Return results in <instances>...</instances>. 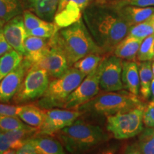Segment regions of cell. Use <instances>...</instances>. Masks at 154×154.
Instances as JSON below:
<instances>
[{
    "instance_id": "obj_1",
    "label": "cell",
    "mask_w": 154,
    "mask_h": 154,
    "mask_svg": "<svg viewBox=\"0 0 154 154\" xmlns=\"http://www.w3.org/2000/svg\"><path fill=\"white\" fill-rule=\"evenodd\" d=\"M82 18L104 54L113 52L131 26L119 13L118 7L103 2L94 1L90 4L83 11Z\"/></svg>"
},
{
    "instance_id": "obj_2",
    "label": "cell",
    "mask_w": 154,
    "mask_h": 154,
    "mask_svg": "<svg viewBox=\"0 0 154 154\" xmlns=\"http://www.w3.org/2000/svg\"><path fill=\"white\" fill-rule=\"evenodd\" d=\"M49 45L62 51L69 67L90 54H104L94 42L82 17L70 26L57 31L49 38Z\"/></svg>"
},
{
    "instance_id": "obj_3",
    "label": "cell",
    "mask_w": 154,
    "mask_h": 154,
    "mask_svg": "<svg viewBox=\"0 0 154 154\" xmlns=\"http://www.w3.org/2000/svg\"><path fill=\"white\" fill-rule=\"evenodd\" d=\"M56 134L64 149L70 153H85L109 140V135L101 127L79 119Z\"/></svg>"
},
{
    "instance_id": "obj_4",
    "label": "cell",
    "mask_w": 154,
    "mask_h": 154,
    "mask_svg": "<svg viewBox=\"0 0 154 154\" xmlns=\"http://www.w3.org/2000/svg\"><path fill=\"white\" fill-rule=\"evenodd\" d=\"M144 105L138 96L128 91L106 92L96 95L86 103L76 108L84 113L107 117L119 111Z\"/></svg>"
},
{
    "instance_id": "obj_5",
    "label": "cell",
    "mask_w": 154,
    "mask_h": 154,
    "mask_svg": "<svg viewBox=\"0 0 154 154\" xmlns=\"http://www.w3.org/2000/svg\"><path fill=\"white\" fill-rule=\"evenodd\" d=\"M86 75L74 67H69L61 76L53 78L44 93L34 104L44 110L53 108H63L66 99L80 84Z\"/></svg>"
},
{
    "instance_id": "obj_6",
    "label": "cell",
    "mask_w": 154,
    "mask_h": 154,
    "mask_svg": "<svg viewBox=\"0 0 154 154\" xmlns=\"http://www.w3.org/2000/svg\"><path fill=\"white\" fill-rule=\"evenodd\" d=\"M145 105L119 111L106 117V130L119 140L138 136L143 129V109Z\"/></svg>"
},
{
    "instance_id": "obj_7",
    "label": "cell",
    "mask_w": 154,
    "mask_h": 154,
    "mask_svg": "<svg viewBox=\"0 0 154 154\" xmlns=\"http://www.w3.org/2000/svg\"><path fill=\"white\" fill-rule=\"evenodd\" d=\"M49 83V76L44 69L31 66L13 97V101L17 105L36 101L46 91Z\"/></svg>"
},
{
    "instance_id": "obj_8",
    "label": "cell",
    "mask_w": 154,
    "mask_h": 154,
    "mask_svg": "<svg viewBox=\"0 0 154 154\" xmlns=\"http://www.w3.org/2000/svg\"><path fill=\"white\" fill-rule=\"evenodd\" d=\"M123 59L114 54L103 57L99 63L100 89L104 92L120 91L124 88L121 73Z\"/></svg>"
},
{
    "instance_id": "obj_9",
    "label": "cell",
    "mask_w": 154,
    "mask_h": 154,
    "mask_svg": "<svg viewBox=\"0 0 154 154\" xmlns=\"http://www.w3.org/2000/svg\"><path fill=\"white\" fill-rule=\"evenodd\" d=\"M100 68L86 75L76 89L69 95L65 102L63 109H76L99 94Z\"/></svg>"
},
{
    "instance_id": "obj_10",
    "label": "cell",
    "mask_w": 154,
    "mask_h": 154,
    "mask_svg": "<svg viewBox=\"0 0 154 154\" xmlns=\"http://www.w3.org/2000/svg\"><path fill=\"white\" fill-rule=\"evenodd\" d=\"M83 113L76 109L53 108L46 110L45 117L38 128V134L53 135L72 125Z\"/></svg>"
},
{
    "instance_id": "obj_11",
    "label": "cell",
    "mask_w": 154,
    "mask_h": 154,
    "mask_svg": "<svg viewBox=\"0 0 154 154\" xmlns=\"http://www.w3.org/2000/svg\"><path fill=\"white\" fill-rule=\"evenodd\" d=\"M95 0H59L53 22L57 31L70 26L82 17L83 11Z\"/></svg>"
},
{
    "instance_id": "obj_12",
    "label": "cell",
    "mask_w": 154,
    "mask_h": 154,
    "mask_svg": "<svg viewBox=\"0 0 154 154\" xmlns=\"http://www.w3.org/2000/svg\"><path fill=\"white\" fill-rule=\"evenodd\" d=\"M31 66L29 63L23 59L14 70L0 81V102L9 103L13 99Z\"/></svg>"
},
{
    "instance_id": "obj_13",
    "label": "cell",
    "mask_w": 154,
    "mask_h": 154,
    "mask_svg": "<svg viewBox=\"0 0 154 154\" xmlns=\"http://www.w3.org/2000/svg\"><path fill=\"white\" fill-rule=\"evenodd\" d=\"M32 66L44 69L51 78L61 76L69 68L66 58L62 51L52 46H50L46 54Z\"/></svg>"
},
{
    "instance_id": "obj_14",
    "label": "cell",
    "mask_w": 154,
    "mask_h": 154,
    "mask_svg": "<svg viewBox=\"0 0 154 154\" xmlns=\"http://www.w3.org/2000/svg\"><path fill=\"white\" fill-rule=\"evenodd\" d=\"M6 39L13 49L22 56L24 54V40L27 36L22 15L13 17L3 25Z\"/></svg>"
},
{
    "instance_id": "obj_15",
    "label": "cell",
    "mask_w": 154,
    "mask_h": 154,
    "mask_svg": "<svg viewBox=\"0 0 154 154\" xmlns=\"http://www.w3.org/2000/svg\"><path fill=\"white\" fill-rule=\"evenodd\" d=\"M49 48V38L27 36L24 40L23 59L29 63L32 66L46 54Z\"/></svg>"
},
{
    "instance_id": "obj_16",
    "label": "cell",
    "mask_w": 154,
    "mask_h": 154,
    "mask_svg": "<svg viewBox=\"0 0 154 154\" xmlns=\"http://www.w3.org/2000/svg\"><path fill=\"white\" fill-rule=\"evenodd\" d=\"M138 136L137 140L125 146L123 153L154 154V127H146Z\"/></svg>"
},
{
    "instance_id": "obj_17",
    "label": "cell",
    "mask_w": 154,
    "mask_h": 154,
    "mask_svg": "<svg viewBox=\"0 0 154 154\" xmlns=\"http://www.w3.org/2000/svg\"><path fill=\"white\" fill-rule=\"evenodd\" d=\"M59 0H21L24 8L47 21L52 22Z\"/></svg>"
},
{
    "instance_id": "obj_18",
    "label": "cell",
    "mask_w": 154,
    "mask_h": 154,
    "mask_svg": "<svg viewBox=\"0 0 154 154\" xmlns=\"http://www.w3.org/2000/svg\"><path fill=\"white\" fill-rule=\"evenodd\" d=\"M35 148L37 154H63L64 148L61 141L52 135L38 134L29 140Z\"/></svg>"
},
{
    "instance_id": "obj_19",
    "label": "cell",
    "mask_w": 154,
    "mask_h": 154,
    "mask_svg": "<svg viewBox=\"0 0 154 154\" xmlns=\"http://www.w3.org/2000/svg\"><path fill=\"white\" fill-rule=\"evenodd\" d=\"M121 79L124 88L134 95H139L140 79L137 63L134 61H123Z\"/></svg>"
},
{
    "instance_id": "obj_20",
    "label": "cell",
    "mask_w": 154,
    "mask_h": 154,
    "mask_svg": "<svg viewBox=\"0 0 154 154\" xmlns=\"http://www.w3.org/2000/svg\"><path fill=\"white\" fill-rule=\"evenodd\" d=\"M119 11L130 26L149 19L154 14V7H141L130 5L119 6Z\"/></svg>"
},
{
    "instance_id": "obj_21",
    "label": "cell",
    "mask_w": 154,
    "mask_h": 154,
    "mask_svg": "<svg viewBox=\"0 0 154 154\" xmlns=\"http://www.w3.org/2000/svg\"><path fill=\"white\" fill-rule=\"evenodd\" d=\"M143 40L126 35L113 50V54L121 59L134 61L136 59L138 49Z\"/></svg>"
},
{
    "instance_id": "obj_22",
    "label": "cell",
    "mask_w": 154,
    "mask_h": 154,
    "mask_svg": "<svg viewBox=\"0 0 154 154\" xmlns=\"http://www.w3.org/2000/svg\"><path fill=\"white\" fill-rule=\"evenodd\" d=\"M10 142L11 149L15 152L27 143L32 137L38 133V128L29 126L23 128H19L9 131L4 132Z\"/></svg>"
},
{
    "instance_id": "obj_23",
    "label": "cell",
    "mask_w": 154,
    "mask_h": 154,
    "mask_svg": "<svg viewBox=\"0 0 154 154\" xmlns=\"http://www.w3.org/2000/svg\"><path fill=\"white\" fill-rule=\"evenodd\" d=\"M46 110L40 109L34 104L23 105L18 117L26 124L39 128L45 117Z\"/></svg>"
},
{
    "instance_id": "obj_24",
    "label": "cell",
    "mask_w": 154,
    "mask_h": 154,
    "mask_svg": "<svg viewBox=\"0 0 154 154\" xmlns=\"http://www.w3.org/2000/svg\"><path fill=\"white\" fill-rule=\"evenodd\" d=\"M151 61H140L138 63L139 71L140 94L143 99H149L151 97V85L153 78L151 68Z\"/></svg>"
},
{
    "instance_id": "obj_25",
    "label": "cell",
    "mask_w": 154,
    "mask_h": 154,
    "mask_svg": "<svg viewBox=\"0 0 154 154\" xmlns=\"http://www.w3.org/2000/svg\"><path fill=\"white\" fill-rule=\"evenodd\" d=\"M21 0H0V26L23 13Z\"/></svg>"
},
{
    "instance_id": "obj_26",
    "label": "cell",
    "mask_w": 154,
    "mask_h": 154,
    "mask_svg": "<svg viewBox=\"0 0 154 154\" xmlns=\"http://www.w3.org/2000/svg\"><path fill=\"white\" fill-rule=\"evenodd\" d=\"M23 56L12 49L0 57V81L22 63Z\"/></svg>"
},
{
    "instance_id": "obj_27",
    "label": "cell",
    "mask_w": 154,
    "mask_h": 154,
    "mask_svg": "<svg viewBox=\"0 0 154 154\" xmlns=\"http://www.w3.org/2000/svg\"><path fill=\"white\" fill-rule=\"evenodd\" d=\"M103 58L100 54H90L75 62L72 66L86 76L99 66Z\"/></svg>"
},
{
    "instance_id": "obj_28",
    "label": "cell",
    "mask_w": 154,
    "mask_h": 154,
    "mask_svg": "<svg viewBox=\"0 0 154 154\" xmlns=\"http://www.w3.org/2000/svg\"><path fill=\"white\" fill-rule=\"evenodd\" d=\"M136 58L139 61H152L154 58V34L143 39Z\"/></svg>"
},
{
    "instance_id": "obj_29",
    "label": "cell",
    "mask_w": 154,
    "mask_h": 154,
    "mask_svg": "<svg viewBox=\"0 0 154 154\" xmlns=\"http://www.w3.org/2000/svg\"><path fill=\"white\" fill-rule=\"evenodd\" d=\"M153 34V28L151 25V21L149 19L143 22L139 23V24L131 26L127 35L143 40L147 36Z\"/></svg>"
},
{
    "instance_id": "obj_30",
    "label": "cell",
    "mask_w": 154,
    "mask_h": 154,
    "mask_svg": "<svg viewBox=\"0 0 154 154\" xmlns=\"http://www.w3.org/2000/svg\"><path fill=\"white\" fill-rule=\"evenodd\" d=\"M18 116L0 115V131L6 132L28 127Z\"/></svg>"
},
{
    "instance_id": "obj_31",
    "label": "cell",
    "mask_w": 154,
    "mask_h": 154,
    "mask_svg": "<svg viewBox=\"0 0 154 154\" xmlns=\"http://www.w3.org/2000/svg\"><path fill=\"white\" fill-rule=\"evenodd\" d=\"M57 32L54 22H46L41 26L26 32L27 36H35L38 37L50 38Z\"/></svg>"
},
{
    "instance_id": "obj_32",
    "label": "cell",
    "mask_w": 154,
    "mask_h": 154,
    "mask_svg": "<svg viewBox=\"0 0 154 154\" xmlns=\"http://www.w3.org/2000/svg\"><path fill=\"white\" fill-rule=\"evenodd\" d=\"M22 14L24 26L26 32L38 27V26H41V25L47 22V21L41 19L37 15L34 14L32 11L28 10V9H25V10L23 11Z\"/></svg>"
},
{
    "instance_id": "obj_33",
    "label": "cell",
    "mask_w": 154,
    "mask_h": 154,
    "mask_svg": "<svg viewBox=\"0 0 154 154\" xmlns=\"http://www.w3.org/2000/svg\"><path fill=\"white\" fill-rule=\"evenodd\" d=\"M22 106L23 105L13 106L0 102V115L18 116L19 113L22 110Z\"/></svg>"
},
{
    "instance_id": "obj_34",
    "label": "cell",
    "mask_w": 154,
    "mask_h": 154,
    "mask_svg": "<svg viewBox=\"0 0 154 154\" xmlns=\"http://www.w3.org/2000/svg\"><path fill=\"white\" fill-rule=\"evenodd\" d=\"M143 120L146 127H154V104L149 103L144 106Z\"/></svg>"
},
{
    "instance_id": "obj_35",
    "label": "cell",
    "mask_w": 154,
    "mask_h": 154,
    "mask_svg": "<svg viewBox=\"0 0 154 154\" xmlns=\"http://www.w3.org/2000/svg\"><path fill=\"white\" fill-rule=\"evenodd\" d=\"M4 153H16V152L11 149L10 142L5 133L0 131V154Z\"/></svg>"
},
{
    "instance_id": "obj_36",
    "label": "cell",
    "mask_w": 154,
    "mask_h": 154,
    "mask_svg": "<svg viewBox=\"0 0 154 154\" xmlns=\"http://www.w3.org/2000/svg\"><path fill=\"white\" fill-rule=\"evenodd\" d=\"M12 49V47L6 39L2 26H0V57Z\"/></svg>"
},
{
    "instance_id": "obj_37",
    "label": "cell",
    "mask_w": 154,
    "mask_h": 154,
    "mask_svg": "<svg viewBox=\"0 0 154 154\" xmlns=\"http://www.w3.org/2000/svg\"><path fill=\"white\" fill-rule=\"evenodd\" d=\"M126 5H130L141 7H154V0H126Z\"/></svg>"
},
{
    "instance_id": "obj_38",
    "label": "cell",
    "mask_w": 154,
    "mask_h": 154,
    "mask_svg": "<svg viewBox=\"0 0 154 154\" xmlns=\"http://www.w3.org/2000/svg\"><path fill=\"white\" fill-rule=\"evenodd\" d=\"M16 153L17 154H37V151L34 146L28 141L24 144L22 147H21L19 150H17Z\"/></svg>"
},
{
    "instance_id": "obj_39",
    "label": "cell",
    "mask_w": 154,
    "mask_h": 154,
    "mask_svg": "<svg viewBox=\"0 0 154 154\" xmlns=\"http://www.w3.org/2000/svg\"><path fill=\"white\" fill-rule=\"evenodd\" d=\"M151 101H150V103H152V104H154V76L152 79L151 82Z\"/></svg>"
},
{
    "instance_id": "obj_40",
    "label": "cell",
    "mask_w": 154,
    "mask_h": 154,
    "mask_svg": "<svg viewBox=\"0 0 154 154\" xmlns=\"http://www.w3.org/2000/svg\"><path fill=\"white\" fill-rule=\"evenodd\" d=\"M149 19H150V21H151V25H152V26H153V30H154V14H153V15H152V16H151V17H150Z\"/></svg>"
},
{
    "instance_id": "obj_41",
    "label": "cell",
    "mask_w": 154,
    "mask_h": 154,
    "mask_svg": "<svg viewBox=\"0 0 154 154\" xmlns=\"http://www.w3.org/2000/svg\"><path fill=\"white\" fill-rule=\"evenodd\" d=\"M151 68H152V72H153V74L154 76V61L153 62H151Z\"/></svg>"
},
{
    "instance_id": "obj_42",
    "label": "cell",
    "mask_w": 154,
    "mask_h": 154,
    "mask_svg": "<svg viewBox=\"0 0 154 154\" xmlns=\"http://www.w3.org/2000/svg\"><path fill=\"white\" fill-rule=\"evenodd\" d=\"M153 59H154V58H153Z\"/></svg>"
}]
</instances>
